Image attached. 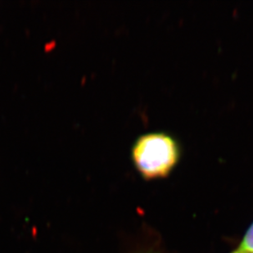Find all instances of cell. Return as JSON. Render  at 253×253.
Segmentation results:
<instances>
[{
    "label": "cell",
    "mask_w": 253,
    "mask_h": 253,
    "mask_svg": "<svg viewBox=\"0 0 253 253\" xmlns=\"http://www.w3.org/2000/svg\"><path fill=\"white\" fill-rule=\"evenodd\" d=\"M181 146L172 134L153 131L141 134L131 147L134 168L143 179L168 177L181 158Z\"/></svg>",
    "instance_id": "6da1fadb"
},
{
    "label": "cell",
    "mask_w": 253,
    "mask_h": 253,
    "mask_svg": "<svg viewBox=\"0 0 253 253\" xmlns=\"http://www.w3.org/2000/svg\"><path fill=\"white\" fill-rule=\"evenodd\" d=\"M238 250L243 253H253V223L247 230Z\"/></svg>",
    "instance_id": "7a4b0ae2"
},
{
    "label": "cell",
    "mask_w": 253,
    "mask_h": 253,
    "mask_svg": "<svg viewBox=\"0 0 253 253\" xmlns=\"http://www.w3.org/2000/svg\"><path fill=\"white\" fill-rule=\"evenodd\" d=\"M241 253V252L239 251V250H238V249H236V250H235V251H233V252H232V253Z\"/></svg>",
    "instance_id": "3957f363"
}]
</instances>
